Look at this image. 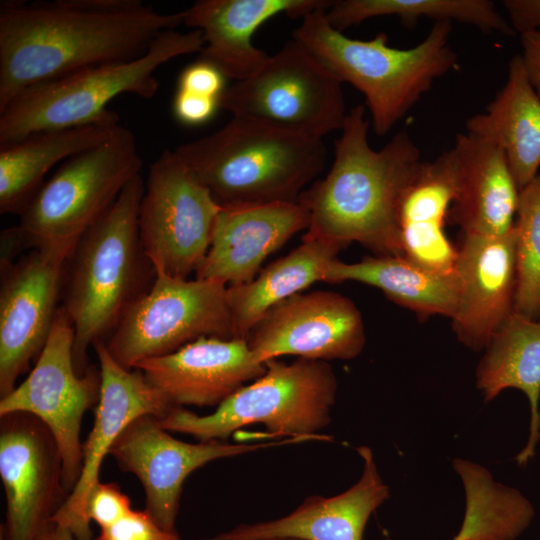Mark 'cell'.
Segmentation results:
<instances>
[{"label": "cell", "mask_w": 540, "mask_h": 540, "mask_svg": "<svg viewBox=\"0 0 540 540\" xmlns=\"http://www.w3.org/2000/svg\"><path fill=\"white\" fill-rule=\"evenodd\" d=\"M455 269L461 280L452 329L458 340L478 351L486 348L514 312L517 270L516 229L503 236L462 234Z\"/></svg>", "instance_id": "ac0fdd59"}, {"label": "cell", "mask_w": 540, "mask_h": 540, "mask_svg": "<svg viewBox=\"0 0 540 540\" xmlns=\"http://www.w3.org/2000/svg\"><path fill=\"white\" fill-rule=\"evenodd\" d=\"M345 247L318 239L302 243L248 283L227 287L235 338H248L261 317L273 306L323 281L328 264Z\"/></svg>", "instance_id": "f1b7e54d"}, {"label": "cell", "mask_w": 540, "mask_h": 540, "mask_svg": "<svg viewBox=\"0 0 540 540\" xmlns=\"http://www.w3.org/2000/svg\"><path fill=\"white\" fill-rule=\"evenodd\" d=\"M225 81V76L215 66L198 59L181 72L177 90L219 100L227 87Z\"/></svg>", "instance_id": "e575fe53"}, {"label": "cell", "mask_w": 540, "mask_h": 540, "mask_svg": "<svg viewBox=\"0 0 540 540\" xmlns=\"http://www.w3.org/2000/svg\"><path fill=\"white\" fill-rule=\"evenodd\" d=\"M466 494L465 516L452 540H514L534 517L532 504L518 490L496 483L482 466L456 459Z\"/></svg>", "instance_id": "f546056e"}, {"label": "cell", "mask_w": 540, "mask_h": 540, "mask_svg": "<svg viewBox=\"0 0 540 540\" xmlns=\"http://www.w3.org/2000/svg\"><path fill=\"white\" fill-rule=\"evenodd\" d=\"M503 6L516 34L540 31V0H504Z\"/></svg>", "instance_id": "8d00e7d4"}, {"label": "cell", "mask_w": 540, "mask_h": 540, "mask_svg": "<svg viewBox=\"0 0 540 540\" xmlns=\"http://www.w3.org/2000/svg\"><path fill=\"white\" fill-rule=\"evenodd\" d=\"M227 287L155 271L151 286L127 307L105 341L109 353L124 368L134 369L201 337L235 338Z\"/></svg>", "instance_id": "9c48e42d"}, {"label": "cell", "mask_w": 540, "mask_h": 540, "mask_svg": "<svg viewBox=\"0 0 540 540\" xmlns=\"http://www.w3.org/2000/svg\"><path fill=\"white\" fill-rule=\"evenodd\" d=\"M456 174V195L447 221L462 234L503 236L515 225L520 189L503 150L465 132L449 149Z\"/></svg>", "instance_id": "603a6c76"}, {"label": "cell", "mask_w": 540, "mask_h": 540, "mask_svg": "<svg viewBox=\"0 0 540 540\" xmlns=\"http://www.w3.org/2000/svg\"><path fill=\"white\" fill-rule=\"evenodd\" d=\"M457 174L450 150L424 161L399 205L401 256L429 271H455L457 247L444 227L456 195Z\"/></svg>", "instance_id": "cb8c5ba5"}, {"label": "cell", "mask_w": 540, "mask_h": 540, "mask_svg": "<svg viewBox=\"0 0 540 540\" xmlns=\"http://www.w3.org/2000/svg\"><path fill=\"white\" fill-rule=\"evenodd\" d=\"M94 540H181L177 532L162 529L146 510H130L112 525L100 529Z\"/></svg>", "instance_id": "d6a6232c"}, {"label": "cell", "mask_w": 540, "mask_h": 540, "mask_svg": "<svg viewBox=\"0 0 540 540\" xmlns=\"http://www.w3.org/2000/svg\"><path fill=\"white\" fill-rule=\"evenodd\" d=\"M514 312L540 321V173L519 192Z\"/></svg>", "instance_id": "1f68e13d"}, {"label": "cell", "mask_w": 540, "mask_h": 540, "mask_svg": "<svg viewBox=\"0 0 540 540\" xmlns=\"http://www.w3.org/2000/svg\"><path fill=\"white\" fill-rule=\"evenodd\" d=\"M144 189L139 174L81 237L66 262L62 307L74 327L73 359L79 375L90 367L89 347L106 341L127 307L155 278L138 230Z\"/></svg>", "instance_id": "3957f363"}, {"label": "cell", "mask_w": 540, "mask_h": 540, "mask_svg": "<svg viewBox=\"0 0 540 540\" xmlns=\"http://www.w3.org/2000/svg\"><path fill=\"white\" fill-rule=\"evenodd\" d=\"M368 128L364 106H354L335 142L329 172L299 197L310 216L303 238L343 247L358 242L377 256L401 255L399 205L424 161L406 131L374 150Z\"/></svg>", "instance_id": "7a4b0ae2"}, {"label": "cell", "mask_w": 540, "mask_h": 540, "mask_svg": "<svg viewBox=\"0 0 540 540\" xmlns=\"http://www.w3.org/2000/svg\"><path fill=\"white\" fill-rule=\"evenodd\" d=\"M36 540H75L72 533L61 526L50 523Z\"/></svg>", "instance_id": "ab89813d"}, {"label": "cell", "mask_w": 540, "mask_h": 540, "mask_svg": "<svg viewBox=\"0 0 540 540\" xmlns=\"http://www.w3.org/2000/svg\"><path fill=\"white\" fill-rule=\"evenodd\" d=\"M0 477L6 498L0 540H36L69 496L58 444L36 416H0Z\"/></svg>", "instance_id": "4fadbf2b"}, {"label": "cell", "mask_w": 540, "mask_h": 540, "mask_svg": "<svg viewBox=\"0 0 540 540\" xmlns=\"http://www.w3.org/2000/svg\"><path fill=\"white\" fill-rule=\"evenodd\" d=\"M175 407L219 406L266 371L246 339L201 337L177 351L136 365Z\"/></svg>", "instance_id": "d6986e66"}, {"label": "cell", "mask_w": 540, "mask_h": 540, "mask_svg": "<svg viewBox=\"0 0 540 540\" xmlns=\"http://www.w3.org/2000/svg\"><path fill=\"white\" fill-rule=\"evenodd\" d=\"M131 508V501L116 483L99 482L91 491L86 516L89 522H95L100 529L106 528L126 515Z\"/></svg>", "instance_id": "836d02e7"}, {"label": "cell", "mask_w": 540, "mask_h": 540, "mask_svg": "<svg viewBox=\"0 0 540 540\" xmlns=\"http://www.w3.org/2000/svg\"><path fill=\"white\" fill-rule=\"evenodd\" d=\"M142 166L134 134L121 125L100 145L67 159L19 214L26 249L70 257Z\"/></svg>", "instance_id": "ba28073f"}, {"label": "cell", "mask_w": 540, "mask_h": 540, "mask_svg": "<svg viewBox=\"0 0 540 540\" xmlns=\"http://www.w3.org/2000/svg\"><path fill=\"white\" fill-rule=\"evenodd\" d=\"M119 126L115 114L87 125L39 131L0 146V213L19 215L54 165L100 145Z\"/></svg>", "instance_id": "484cf974"}, {"label": "cell", "mask_w": 540, "mask_h": 540, "mask_svg": "<svg viewBox=\"0 0 540 540\" xmlns=\"http://www.w3.org/2000/svg\"><path fill=\"white\" fill-rule=\"evenodd\" d=\"M302 441L289 438L254 444L221 440L188 443L171 436L159 424L158 417L144 414L124 429L109 455L123 471L133 473L141 482L144 510L162 529L176 532L183 483L193 471L216 459Z\"/></svg>", "instance_id": "5bb4252c"}, {"label": "cell", "mask_w": 540, "mask_h": 540, "mask_svg": "<svg viewBox=\"0 0 540 540\" xmlns=\"http://www.w3.org/2000/svg\"><path fill=\"white\" fill-rule=\"evenodd\" d=\"M331 1L324 0H200L184 11V25L204 38L199 60L215 66L226 79L254 75L269 55L254 46L256 30L276 15L303 18Z\"/></svg>", "instance_id": "7402d4cb"}, {"label": "cell", "mask_w": 540, "mask_h": 540, "mask_svg": "<svg viewBox=\"0 0 540 540\" xmlns=\"http://www.w3.org/2000/svg\"><path fill=\"white\" fill-rule=\"evenodd\" d=\"M95 349L101 380L91 432L82 445V470L77 484L51 523L68 529L75 540H94L86 505L91 491L100 482L102 462L116 439L136 418L151 414L159 419L175 408L146 379L139 369H126L109 353L105 341Z\"/></svg>", "instance_id": "e0dca14e"}, {"label": "cell", "mask_w": 540, "mask_h": 540, "mask_svg": "<svg viewBox=\"0 0 540 540\" xmlns=\"http://www.w3.org/2000/svg\"><path fill=\"white\" fill-rule=\"evenodd\" d=\"M328 22L337 30L357 25L378 16H397L405 26L420 18L458 21L484 33L516 35L509 22L490 0H334L325 10Z\"/></svg>", "instance_id": "4dcf8cb0"}, {"label": "cell", "mask_w": 540, "mask_h": 540, "mask_svg": "<svg viewBox=\"0 0 540 540\" xmlns=\"http://www.w3.org/2000/svg\"><path fill=\"white\" fill-rule=\"evenodd\" d=\"M172 109L175 118L180 123L196 126L209 121L219 106L216 98L177 90Z\"/></svg>", "instance_id": "d590c367"}, {"label": "cell", "mask_w": 540, "mask_h": 540, "mask_svg": "<svg viewBox=\"0 0 540 540\" xmlns=\"http://www.w3.org/2000/svg\"><path fill=\"white\" fill-rule=\"evenodd\" d=\"M174 151L221 207L296 202L327 159L322 138L248 116Z\"/></svg>", "instance_id": "277c9868"}, {"label": "cell", "mask_w": 540, "mask_h": 540, "mask_svg": "<svg viewBox=\"0 0 540 540\" xmlns=\"http://www.w3.org/2000/svg\"><path fill=\"white\" fill-rule=\"evenodd\" d=\"M265 373L244 385L209 414L200 416L175 407L159 424L169 432L199 441L225 440L242 427L263 424L270 438L331 440L317 434L330 422L337 380L326 361L297 358L291 363L269 360Z\"/></svg>", "instance_id": "52a82bcc"}, {"label": "cell", "mask_w": 540, "mask_h": 540, "mask_svg": "<svg viewBox=\"0 0 540 540\" xmlns=\"http://www.w3.org/2000/svg\"><path fill=\"white\" fill-rule=\"evenodd\" d=\"M326 9L304 16L292 39L364 95L378 135L387 134L437 79L457 67L450 21L434 22L419 44L399 49L388 44L383 32L370 40L346 36L328 22Z\"/></svg>", "instance_id": "5b68a950"}, {"label": "cell", "mask_w": 540, "mask_h": 540, "mask_svg": "<svg viewBox=\"0 0 540 540\" xmlns=\"http://www.w3.org/2000/svg\"><path fill=\"white\" fill-rule=\"evenodd\" d=\"M345 281L376 287L388 299L415 312L421 319L433 315L452 318L461 292L456 269L449 273L429 271L401 255L367 256L356 263L332 260L323 282Z\"/></svg>", "instance_id": "83f0119b"}, {"label": "cell", "mask_w": 540, "mask_h": 540, "mask_svg": "<svg viewBox=\"0 0 540 540\" xmlns=\"http://www.w3.org/2000/svg\"><path fill=\"white\" fill-rule=\"evenodd\" d=\"M174 150L151 164L138 216L140 242L155 271L187 279L204 260L220 210Z\"/></svg>", "instance_id": "8fae6325"}, {"label": "cell", "mask_w": 540, "mask_h": 540, "mask_svg": "<svg viewBox=\"0 0 540 540\" xmlns=\"http://www.w3.org/2000/svg\"><path fill=\"white\" fill-rule=\"evenodd\" d=\"M69 256L51 249L30 250L1 267L0 397L16 387L49 337L62 293Z\"/></svg>", "instance_id": "9a60e30c"}, {"label": "cell", "mask_w": 540, "mask_h": 540, "mask_svg": "<svg viewBox=\"0 0 540 540\" xmlns=\"http://www.w3.org/2000/svg\"><path fill=\"white\" fill-rule=\"evenodd\" d=\"M203 34L166 30L137 59L86 69L31 87L0 111V146L17 142L39 131L65 129L99 122L114 116L110 101L123 93L144 99L155 96L157 69L183 55L200 53Z\"/></svg>", "instance_id": "8992f818"}, {"label": "cell", "mask_w": 540, "mask_h": 540, "mask_svg": "<svg viewBox=\"0 0 540 540\" xmlns=\"http://www.w3.org/2000/svg\"><path fill=\"white\" fill-rule=\"evenodd\" d=\"M309 220L300 201L220 207L196 278L227 286L250 282L265 259L307 229Z\"/></svg>", "instance_id": "ffe728a7"}, {"label": "cell", "mask_w": 540, "mask_h": 540, "mask_svg": "<svg viewBox=\"0 0 540 540\" xmlns=\"http://www.w3.org/2000/svg\"><path fill=\"white\" fill-rule=\"evenodd\" d=\"M273 540H296V539H273Z\"/></svg>", "instance_id": "60d3db41"}, {"label": "cell", "mask_w": 540, "mask_h": 540, "mask_svg": "<svg viewBox=\"0 0 540 540\" xmlns=\"http://www.w3.org/2000/svg\"><path fill=\"white\" fill-rule=\"evenodd\" d=\"M477 387L485 402L507 389L521 390L530 405L529 436L515 460L526 465L540 440V321L513 312L493 334L479 362Z\"/></svg>", "instance_id": "4316f807"}, {"label": "cell", "mask_w": 540, "mask_h": 540, "mask_svg": "<svg viewBox=\"0 0 540 540\" xmlns=\"http://www.w3.org/2000/svg\"><path fill=\"white\" fill-rule=\"evenodd\" d=\"M522 47L520 54L528 79L540 97V31L519 35Z\"/></svg>", "instance_id": "74e56055"}, {"label": "cell", "mask_w": 540, "mask_h": 540, "mask_svg": "<svg viewBox=\"0 0 540 540\" xmlns=\"http://www.w3.org/2000/svg\"><path fill=\"white\" fill-rule=\"evenodd\" d=\"M255 358L266 363L284 355L310 360H349L366 343L355 303L333 291L298 293L269 309L247 338Z\"/></svg>", "instance_id": "2e32d148"}, {"label": "cell", "mask_w": 540, "mask_h": 540, "mask_svg": "<svg viewBox=\"0 0 540 540\" xmlns=\"http://www.w3.org/2000/svg\"><path fill=\"white\" fill-rule=\"evenodd\" d=\"M74 327L64 308H58L46 344L28 376L0 400V416L24 412L40 419L53 434L63 460V485L70 493L82 470L81 423L97 406L99 369L79 375L73 359Z\"/></svg>", "instance_id": "7c38bea8"}, {"label": "cell", "mask_w": 540, "mask_h": 540, "mask_svg": "<svg viewBox=\"0 0 540 540\" xmlns=\"http://www.w3.org/2000/svg\"><path fill=\"white\" fill-rule=\"evenodd\" d=\"M184 11L162 13L141 0L2 1L0 111L39 84L145 54Z\"/></svg>", "instance_id": "6da1fadb"}, {"label": "cell", "mask_w": 540, "mask_h": 540, "mask_svg": "<svg viewBox=\"0 0 540 540\" xmlns=\"http://www.w3.org/2000/svg\"><path fill=\"white\" fill-rule=\"evenodd\" d=\"M465 126L466 132L503 150L520 190L539 174L540 97L520 54L509 61L506 82L485 111L471 116Z\"/></svg>", "instance_id": "d4e9b609"}, {"label": "cell", "mask_w": 540, "mask_h": 540, "mask_svg": "<svg viewBox=\"0 0 540 540\" xmlns=\"http://www.w3.org/2000/svg\"><path fill=\"white\" fill-rule=\"evenodd\" d=\"M357 452L363 460L362 476L352 487L331 497H307L295 510L278 519L241 524L201 540H362L371 514L389 498L367 446Z\"/></svg>", "instance_id": "44dd1931"}, {"label": "cell", "mask_w": 540, "mask_h": 540, "mask_svg": "<svg viewBox=\"0 0 540 540\" xmlns=\"http://www.w3.org/2000/svg\"><path fill=\"white\" fill-rule=\"evenodd\" d=\"M26 249L17 227L7 228L1 233V267L14 262L16 255Z\"/></svg>", "instance_id": "f35d334b"}, {"label": "cell", "mask_w": 540, "mask_h": 540, "mask_svg": "<svg viewBox=\"0 0 540 540\" xmlns=\"http://www.w3.org/2000/svg\"><path fill=\"white\" fill-rule=\"evenodd\" d=\"M342 82L291 39L251 77L227 86L219 109L322 138L346 119Z\"/></svg>", "instance_id": "30bf717a"}]
</instances>
